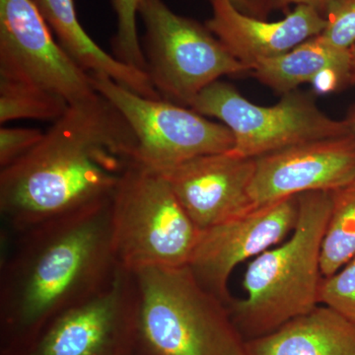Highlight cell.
I'll list each match as a JSON object with an SVG mask.
<instances>
[{
    "label": "cell",
    "instance_id": "cell-1",
    "mask_svg": "<svg viewBox=\"0 0 355 355\" xmlns=\"http://www.w3.org/2000/svg\"><path fill=\"white\" fill-rule=\"evenodd\" d=\"M135 139L102 95L69 105L32 150L0 171V216L8 232L112 202L135 162Z\"/></svg>",
    "mask_w": 355,
    "mask_h": 355
},
{
    "label": "cell",
    "instance_id": "cell-2",
    "mask_svg": "<svg viewBox=\"0 0 355 355\" xmlns=\"http://www.w3.org/2000/svg\"><path fill=\"white\" fill-rule=\"evenodd\" d=\"M111 203L18 232L1 230V350L29 340L53 317L111 284L121 266Z\"/></svg>",
    "mask_w": 355,
    "mask_h": 355
},
{
    "label": "cell",
    "instance_id": "cell-3",
    "mask_svg": "<svg viewBox=\"0 0 355 355\" xmlns=\"http://www.w3.org/2000/svg\"><path fill=\"white\" fill-rule=\"evenodd\" d=\"M299 216L286 241L266 250L247 266L246 296L227 307L245 340L261 338L319 306L321 248L333 207V191L298 196Z\"/></svg>",
    "mask_w": 355,
    "mask_h": 355
},
{
    "label": "cell",
    "instance_id": "cell-4",
    "mask_svg": "<svg viewBox=\"0 0 355 355\" xmlns=\"http://www.w3.org/2000/svg\"><path fill=\"white\" fill-rule=\"evenodd\" d=\"M137 287V355H250L227 305L188 266L132 272Z\"/></svg>",
    "mask_w": 355,
    "mask_h": 355
},
{
    "label": "cell",
    "instance_id": "cell-5",
    "mask_svg": "<svg viewBox=\"0 0 355 355\" xmlns=\"http://www.w3.org/2000/svg\"><path fill=\"white\" fill-rule=\"evenodd\" d=\"M111 217L116 261L130 272L188 266L202 233L167 179L135 164L112 198Z\"/></svg>",
    "mask_w": 355,
    "mask_h": 355
},
{
    "label": "cell",
    "instance_id": "cell-6",
    "mask_svg": "<svg viewBox=\"0 0 355 355\" xmlns=\"http://www.w3.org/2000/svg\"><path fill=\"white\" fill-rule=\"evenodd\" d=\"M139 16L146 74L162 99L191 108L221 77L250 72L207 25L175 13L164 0H139Z\"/></svg>",
    "mask_w": 355,
    "mask_h": 355
},
{
    "label": "cell",
    "instance_id": "cell-7",
    "mask_svg": "<svg viewBox=\"0 0 355 355\" xmlns=\"http://www.w3.org/2000/svg\"><path fill=\"white\" fill-rule=\"evenodd\" d=\"M191 109L216 118L231 130L232 153L256 159L313 140L350 135L345 120L336 121L317 106L315 94L294 90L277 104L259 106L225 81L210 84L196 98Z\"/></svg>",
    "mask_w": 355,
    "mask_h": 355
},
{
    "label": "cell",
    "instance_id": "cell-8",
    "mask_svg": "<svg viewBox=\"0 0 355 355\" xmlns=\"http://www.w3.org/2000/svg\"><path fill=\"white\" fill-rule=\"evenodd\" d=\"M98 94L106 98L128 121L135 139L133 162L159 173L198 156L232 150V132L188 107L149 99L102 73H90Z\"/></svg>",
    "mask_w": 355,
    "mask_h": 355
},
{
    "label": "cell",
    "instance_id": "cell-9",
    "mask_svg": "<svg viewBox=\"0 0 355 355\" xmlns=\"http://www.w3.org/2000/svg\"><path fill=\"white\" fill-rule=\"evenodd\" d=\"M137 282L120 266L106 288L0 355H137Z\"/></svg>",
    "mask_w": 355,
    "mask_h": 355
},
{
    "label": "cell",
    "instance_id": "cell-10",
    "mask_svg": "<svg viewBox=\"0 0 355 355\" xmlns=\"http://www.w3.org/2000/svg\"><path fill=\"white\" fill-rule=\"evenodd\" d=\"M0 81L48 91L69 105L97 94L33 0H0Z\"/></svg>",
    "mask_w": 355,
    "mask_h": 355
},
{
    "label": "cell",
    "instance_id": "cell-11",
    "mask_svg": "<svg viewBox=\"0 0 355 355\" xmlns=\"http://www.w3.org/2000/svg\"><path fill=\"white\" fill-rule=\"evenodd\" d=\"M298 216L297 196L205 229L189 268L203 288L227 305L232 299L229 279L236 266L284 242L293 232Z\"/></svg>",
    "mask_w": 355,
    "mask_h": 355
},
{
    "label": "cell",
    "instance_id": "cell-12",
    "mask_svg": "<svg viewBox=\"0 0 355 355\" xmlns=\"http://www.w3.org/2000/svg\"><path fill=\"white\" fill-rule=\"evenodd\" d=\"M254 207L309 191H334L355 180L354 135L313 140L254 159Z\"/></svg>",
    "mask_w": 355,
    "mask_h": 355
},
{
    "label": "cell",
    "instance_id": "cell-13",
    "mask_svg": "<svg viewBox=\"0 0 355 355\" xmlns=\"http://www.w3.org/2000/svg\"><path fill=\"white\" fill-rule=\"evenodd\" d=\"M254 159L233 153L207 154L161 173L200 230L256 209L251 196Z\"/></svg>",
    "mask_w": 355,
    "mask_h": 355
},
{
    "label": "cell",
    "instance_id": "cell-14",
    "mask_svg": "<svg viewBox=\"0 0 355 355\" xmlns=\"http://www.w3.org/2000/svg\"><path fill=\"white\" fill-rule=\"evenodd\" d=\"M212 16L205 23L229 53L251 71L261 60L279 57L316 37L327 26L324 14L296 6L284 19L270 22L240 12L229 0H207Z\"/></svg>",
    "mask_w": 355,
    "mask_h": 355
},
{
    "label": "cell",
    "instance_id": "cell-15",
    "mask_svg": "<svg viewBox=\"0 0 355 355\" xmlns=\"http://www.w3.org/2000/svg\"><path fill=\"white\" fill-rule=\"evenodd\" d=\"M65 53L84 71L102 73L149 99H161L146 72L106 53L83 29L73 0H33Z\"/></svg>",
    "mask_w": 355,
    "mask_h": 355
},
{
    "label": "cell",
    "instance_id": "cell-16",
    "mask_svg": "<svg viewBox=\"0 0 355 355\" xmlns=\"http://www.w3.org/2000/svg\"><path fill=\"white\" fill-rule=\"evenodd\" d=\"M250 355H355V323L327 306L248 340Z\"/></svg>",
    "mask_w": 355,
    "mask_h": 355
},
{
    "label": "cell",
    "instance_id": "cell-17",
    "mask_svg": "<svg viewBox=\"0 0 355 355\" xmlns=\"http://www.w3.org/2000/svg\"><path fill=\"white\" fill-rule=\"evenodd\" d=\"M328 71L340 73L352 84L350 49L336 48L318 35L279 57L261 60L250 73L266 87L284 95L312 83Z\"/></svg>",
    "mask_w": 355,
    "mask_h": 355
},
{
    "label": "cell",
    "instance_id": "cell-18",
    "mask_svg": "<svg viewBox=\"0 0 355 355\" xmlns=\"http://www.w3.org/2000/svg\"><path fill=\"white\" fill-rule=\"evenodd\" d=\"M355 257V187L333 191V207L321 248V270L330 277Z\"/></svg>",
    "mask_w": 355,
    "mask_h": 355
},
{
    "label": "cell",
    "instance_id": "cell-19",
    "mask_svg": "<svg viewBox=\"0 0 355 355\" xmlns=\"http://www.w3.org/2000/svg\"><path fill=\"white\" fill-rule=\"evenodd\" d=\"M69 104L42 89L0 81V123L18 120L55 121Z\"/></svg>",
    "mask_w": 355,
    "mask_h": 355
},
{
    "label": "cell",
    "instance_id": "cell-20",
    "mask_svg": "<svg viewBox=\"0 0 355 355\" xmlns=\"http://www.w3.org/2000/svg\"><path fill=\"white\" fill-rule=\"evenodd\" d=\"M139 0H112L118 21L113 39L114 57L146 73V62L137 32Z\"/></svg>",
    "mask_w": 355,
    "mask_h": 355
},
{
    "label": "cell",
    "instance_id": "cell-21",
    "mask_svg": "<svg viewBox=\"0 0 355 355\" xmlns=\"http://www.w3.org/2000/svg\"><path fill=\"white\" fill-rule=\"evenodd\" d=\"M318 300L355 323V257L338 272L323 277Z\"/></svg>",
    "mask_w": 355,
    "mask_h": 355
},
{
    "label": "cell",
    "instance_id": "cell-22",
    "mask_svg": "<svg viewBox=\"0 0 355 355\" xmlns=\"http://www.w3.org/2000/svg\"><path fill=\"white\" fill-rule=\"evenodd\" d=\"M324 18L327 26L319 36L336 48H352L355 44V0H334Z\"/></svg>",
    "mask_w": 355,
    "mask_h": 355
},
{
    "label": "cell",
    "instance_id": "cell-23",
    "mask_svg": "<svg viewBox=\"0 0 355 355\" xmlns=\"http://www.w3.org/2000/svg\"><path fill=\"white\" fill-rule=\"evenodd\" d=\"M44 133L38 128H0V168L8 167L32 150L43 139Z\"/></svg>",
    "mask_w": 355,
    "mask_h": 355
},
{
    "label": "cell",
    "instance_id": "cell-24",
    "mask_svg": "<svg viewBox=\"0 0 355 355\" xmlns=\"http://www.w3.org/2000/svg\"><path fill=\"white\" fill-rule=\"evenodd\" d=\"M240 12L259 18L261 20H268L272 9L268 3V0H229Z\"/></svg>",
    "mask_w": 355,
    "mask_h": 355
},
{
    "label": "cell",
    "instance_id": "cell-25",
    "mask_svg": "<svg viewBox=\"0 0 355 355\" xmlns=\"http://www.w3.org/2000/svg\"><path fill=\"white\" fill-rule=\"evenodd\" d=\"M333 1L334 0H268V3L272 10L286 11L291 6L313 7L324 16L327 9Z\"/></svg>",
    "mask_w": 355,
    "mask_h": 355
},
{
    "label": "cell",
    "instance_id": "cell-26",
    "mask_svg": "<svg viewBox=\"0 0 355 355\" xmlns=\"http://www.w3.org/2000/svg\"><path fill=\"white\" fill-rule=\"evenodd\" d=\"M345 123H347V127L349 128V132L354 135L355 139V105L352 108L349 109V111L347 112V116L345 119ZM352 186L355 187V180L354 184Z\"/></svg>",
    "mask_w": 355,
    "mask_h": 355
},
{
    "label": "cell",
    "instance_id": "cell-27",
    "mask_svg": "<svg viewBox=\"0 0 355 355\" xmlns=\"http://www.w3.org/2000/svg\"><path fill=\"white\" fill-rule=\"evenodd\" d=\"M350 55H352V84L355 85V44L350 48Z\"/></svg>",
    "mask_w": 355,
    "mask_h": 355
}]
</instances>
